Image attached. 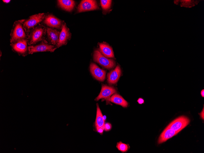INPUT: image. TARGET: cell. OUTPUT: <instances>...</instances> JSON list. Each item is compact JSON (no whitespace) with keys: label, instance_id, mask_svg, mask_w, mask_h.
<instances>
[{"label":"cell","instance_id":"obj_1","mask_svg":"<svg viewBox=\"0 0 204 153\" xmlns=\"http://www.w3.org/2000/svg\"><path fill=\"white\" fill-rule=\"evenodd\" d=\"M46 33V28L41 24H39L27 33L28 44L33 45L45 40Z\"/></svg>","mask_w":204,"mask_h":153},{"label":"cell","instance_id":"obj_2","mask_svg":"<svg viewBox=\"0 0 204 153\" xmlns=\"http://www.w3.org/2000/svg\"><path fill=\"white\" fill-rule=\"evenodd\" d=\"M23 20L15 21L10 34V42H15L23 39H27V34L23 26Z\"/></svg>","mask_w":204,"mask_h":153},{"label":"cell","instance_id":"obj_3","mask_svg":"<svg viewBox=\"0 0 204 153\" xmlns=\"http://www.w3.org/2000/svg\"><path fill=\"white\" fill-rule=\"evenodd\" d=\"M45 16L44 13H39L30 16L27 19H24L23 26L27 34L43 20Z\"/></svg>","mask_w":204,"mask_h":153},{"label":"cell","instance_id":"obj_4","mask_svg":"<svg viewBox=\"0 0 204 153\" xmlns=\"http://www.w3.org/2000/svg\"><path fill=\"white\" fill-rule=\"evenodd\" d=\"M190 122V119L187 117L182 116L173 120L167 127L179 133Z\"/></svg>","mask_w":204,"mask_h":153},{"label":"cell","instance_id":"obj_5","mask_svg":"<svg viewBox=\"0 0 204 153\" xmlns=\"http://www.w3.org/2000/svg\"><path fill=\"white\" fill-rule=\"evenodd\" d=\"M28 53H33L38 52L45 51L53 52L56 49L54 48L53 45H49L46 41L44 40L42 41L39 44L35 45H31L28 46Z\"/></svg>","mask_w":204,"mask_h":153},{"label":"cell","instance_id":"obj_6","mask_svg":"<svg viewBox=\"0 0 204 153\" xmlns=\"http://www.w3.org/2000/svg\"><path fill=\"white\" fill-rule=\"evenodd\" d=\"M93 59L95 61L107 69L112 68L115 66V63L113 60L107 59L98 50H96L94 52Z\"/></svg>","mask_w":204,"mask_h":153},{"label":"cell","instance_id":"obj_7","mask_svg":"<svg viewBox=\"0 0 204 153\" xmlns=\"http://www.w3.org/2000/svg\"><path fill=\"white\" fill-rule=\"evenodd\" d=\"M116 92L114 87L103 85L101 91L95 100L98 101L100 99H104L106 101V103H109L111 96Z\"/></svg>","mask_w":204,"mask_h":153},{"label":"cell","instance_id":"obj_8","mask_svg":"<svg viewBox=\"0 0 204 153\" xmlns=\"http://www.w3.org/2000/svg\"><path fill=\"white\" fill-rule=\"evenodd\" d=\"M28 44L27 39H23L11 43V46L14 51L24 56L27 52L28 53Z\"/></svg>","mask_w":204,"mask_h":153},{"label":"cell","instance_id":"obj_9","mask_svg":"<svg viewBox=\"0 0 204 153\" xmlns=\"http://www.w3.org/2000/svg\"><path fill=\"white\" fill-rule=\"evenodd\" d=\"M61 28L59 42L57 45V48L66 45L71 37V34L69 29L67 27L65 23L63 24Z\"/></svg>","mask_w":204,"mask_h":153},{"label":"cell","instance_id":"obj_10","mask_svg":"<svg viewBox=\"0 0 204 153\" xmlns=\"http://www.w3.org/2000/svg\"><path fill=\"white\" fill-rule=\"evenodd\" d=\"M98 8L97 2L92 0H85L81 1L78 8V12H81L95 10Z\"/></svg>","mask_w":204,"mask_h":153},{"label":"cell","instance_id":"obj_11","mask_svg":"<svg viewBox=\"0 0 204 153\" xmlns=\"http://www.w3.org/2000/svg\"><path fill=\"white\" fill-rule=\"evenodd\" d=\"M44 23L48 27L58 29L61 28L63 22L51 14L45 16Z\"/></svg>","mask_w":204,"mask_h":153},{"label":"cell","instance_id":"obj_12","mask_svg":"<svg viewBox=\"0 0 204 153\" xmlns=\"http://www.w3.org/2000/svg\"><path fill=\"white\" fill-rule=\"evenodd\" d=\"M90 70L93 76L97 80L103 81L105 78L106 71L100 69L96 64L91 63Z\"/></svg>","mask_w":204,"mask_h":153},{"label":"cell","instance_id":"obj_13","mask_svg":"<svg viewBox=\"0 0 204 153\" xmlns=\"http://www.w3.org/2000/svg\"><path fill=\"white\" fill-rule=\"evenodd\" d=\"M121 71L119 66L118 65L114 70L107 74V81L110 85L115 84L118 82L120 76Z\"/></svg>","mask_w":204,"mask_h":153},{"label":"cell","instance_id":"obj_14","mask_svg":"<svg viewBox=\"0 0 204 153\" xmlns=\"http://www.w3.org/2000/svg\"><path fill=\"white\" fill-rule=\"evenodd\" d=\"M60 32L52 28L46 27V34L47 37L53 45H57L59 38Z\"/></svg>","mask_w":204,"mask_h":153},{"label":"cell","instance_id":"obj_15","mask_svg":"<svg viewBox=\"0 0 204 153\" xmlns=\"http://www.w3.org/2000/svg\"><path fill=\"white\" fill-rule=\"evenodd\" d=\"M178 133L177 132L172 130L167 127H166L160 134L158 140V144H160L166 141Z\"/></svg>","mask_w":204,"mask_h":153},{"label":"cell","instance_id":"obj_16","mask_svg":"<svg viewBox=\"0 0 204 153\" xmlns=\"http://www.w3.org/2000/svg\"><path fill=\"white\" fill-rule=\"evenodd\" d=\"M100 50L106 57L113 58L114 56L111 48L108 45L100 43L99 44Z\"/></svg>","mask_w":204,"mask_h":153},{"label":"cell","instance_id":"obj_17","mask_svg":"<svg viewBox=\"0 0 204 153\" xmlns=\"http://www.w3.org/2000/svg\"><path fill=\"white\" fill-rule=\"evenodd\" d=\"M58 5L66 11H71L75 5V2L72 0H59L57 1Z\"/></svg>","mask_w":204,"mask_h":153},{"label":"cell","instance_id":"obj_18","mask_svg":"<svg viewBox=\"0 0 204 153\" xmlns=\"http://www.w3.org/2000/svg\"><path fill=\"white\" fill-rule=\"evenodd\" d=\"M110 101L116 104L122 106L123 107L128 106V102L120 95L115 93L111 97Z\"/></svg>","mask_w":204,"mask_h":153},{"label":"cell","instance_id":"obj_19","mask_svg":"<svg viewBox=\"0 0 204 153\" xmlns=\"http://www.w3.org/2000/svg\"><path fill=\"white\" fill-rule=\"evenodd\" d=\"M97 111L96 117L95 122L96 129L100 127H104V121L103 118V115L98 104H97Z\"/></svg>","mask_w":204,"mask_h":153},{"label":"cell","instance_id":"obj_20","mask_svg":"<svg viewBox=\"0 0 204 153\" xmlns=\"http://www.w3.org/2000/svg\"><path fill=\"white\" fill-rule=\"evenodd\" d=\"M116 147L122 152H126L129 149L130 147L129 145L119 142L117 143Z\"/></svg>","mask_w":204,"mask_h":153},{"label":"cell","instance_id":"obj_21","mask_svg":"<svg viewBox=\"0 0 204 153\" xmlns=\"http://www.w3.org/2000/svg\"><path fill=\"white\" fill-rule=\"evenodd\" d=\"M111 1L109 0H100V4L102 9L105 10L108 9L110 6Z\"/></svg>","mask_w":204,"mask_h":153},{"label":"cell","instance_id":"obj_22","mask_svg":"<svg viewBox=\"0 0 204 153\" xmlns=\"http://www.w3.org/2000/svg\"><path fill=\"white\" fill-rule=\"evenodd\" d=\"M111 128V125L109 123H106L104 124V129L105 131L110 130Z\"/></svg>","mask_w":204,"mask_h":153},{"label":"cell","instance_id":"obj_23","mask_svg":"<svg viewBox=\"0 0 204 153\" xmlns=\"http://www.w3.org/2000/svg\"><path fill=\"white\" fill-rule=\"evenodd\" d=\"M201 118L203 120L204 119V107H203L200 113H199Z\"/></svg>","mask_w":204,"mask_h":153},{"label":"cell","instance_id":"obj_24","mask_svg":"<svg viewBox=\"0 0 204 153\" xmlns=\"http://www.w3.org/2000/svg\"><path fill=\"white\" fill-rule=\"evenodd\" d=\"M96 129L98 133L101 134H102L103 133L104 130V127H100Z\"/></svg>","mask_w":204,"mask_h":153},{"label":"cell","instance_id":"obj_25","mask_svg":"<svg viewBox=\"0 0 204 153\" xmlns=\"http://www.w3.org/2000/svg\"><path fill=\"white\" fill-rule=\"evenodd\" d=\"M137 101L139 104H142L144 103V100L142 98H139Z\"/></svg>","mask_w":204,"mask_h":153},{"label":"cell","instance_id":"obj_26","mask_svg":"<svg viewBox=\"0 0 204 153\" xmlns=\"http://www.w3.org/2000/svg\"><path fill=\"white\" fill-rule=\"evenodd\" d=\"M200 94L202 97H204V89H202L200 92Z\"/></svg>","mask_w":204,"mask_h":153},{"label":"cell","instance_id":"obj_27","mask_svg":"<svg viewBox=\"0 0 204 153\" xmlns=\"http://www.w3.org/2000/svg\"><path fill=\"white\" fill-rule=\"evenodd\" d=\"M2 1H3L4 2H5V3H9V2H10V0H2Z\"/></svg>","mask_w":204,"mask_h":153},{"label":"cell","instance_id":"obj_28","mask_svg":"<svg viewBox=\"0 0 204 153\" xmlns=\"http://www.w3.org/2000/svg\"><path fill=\"white\" fill-rule=\"evenodd\" d=\"M103 119L105 121V119H106V116H103Z\"/></svg>","mask_w":204,"mask_h":153},{"label":"cell","instance_id":"obj_29","mask_svg":"<svg viewBox=\"0 0 204 153\" xmlns=\"http://www.w3.org/2000/svg\"><path fill=\"white\" fill-rule=\"evenodd\" d=\"M1 55H2V54H1V51H0V57L1 56Z\"/></svg>","mask_w":204,"mask_h":153}]
</instances>
